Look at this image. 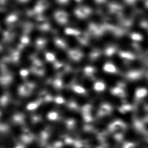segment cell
Wrapping results in <instances>:
<instances>
[{"mask_svg": "<svg viewBox=\"0 0 148 148\" xmlns=\"http://www.w3.org/2000/svg\"><path fill=\"white\" fill-rule=\"evenodd\" d=\"M126 127V125L123 122L121 121H116L112 124L110 126V129L111 131H118L122 130Z\"/></svg>", "mask_w": 148, "mask_h": 148, "instance_id": "obj_1", "label": "cell"}, {"mask_svg": "<svg viewBox=\"0 0 148 148\" xmlns=\"http://www.w3.org/2000/svg\"><path fill=\"white\" fill-rule=\"evenodd\" d=\"M111 107L108 104H104L101 107L99 111V115L100 116L107 115L111 112Z\"/></svg>", "mask_w": 148, "mask_h": 148, "instance_id": "obj_2", "label": "cell"}, {"mask_svg": "<svg viewBox=\"0 0 148 148\" xmlns=\"http://www.w3.org/2000/svg\"><path fill=\"white\" fill-rule=\"evenodd\" d=\"M147 94H148V90L146 88H144L138 89L136 91V97L138 99L143 98L144 97H146Z\"/></svg>", "mask_w": 148, "mask_h": 148, "instance_id": "obj_3", "label": "cell"}, {"mask_svg": "<svg viewBox=\"0 0 148 148\" xmlns=\"http://www.w3.org/2000/svg\"><path fill=\"white\" fill-rule=\"evenodd\" d=\"M106 88V85H105L104 83L102 82H97L95 83L94 85V89L95 90L97 91H103L105 90Z\"/></svg>", "mask_w": 148, "mask_h": 148, "instance_id": "obj_4", "label": "cell"}, {"mask_svg": "<svg viewBox=\"0 0 148 148\" xmlns=\"http://www.w3.org/2000/svg\"><path fill=\"white\" fill-rule=\"evenodd\" d=\"M103 69L105 70V72H108V73H115L116 72V69L115 66L113 64H107L104 66Z\"/></svg>", "mask_w": 148, "mask_h": 148, "instance_id": "obj_5", "label": "cell"}, {"mask_svg": "<svg viewBox=\"0 0 148 148\" xmlns=\"http://www.w3.org/2000/svg\"><path fill=\"white\" fill-rule=\"evenodd\" d=\"M112 93L114 95H117V96H123L124 91L119 87H116L112 89Z\"/></svg>", "mask_w": 148, "mask_h": 148, "instance_id": "obj_6", "label": "cell"}, {"mask_svg": "<svg viewBox=\"0 0 148 148\" xmlns=\"http://www.w3.org/2000/svg\"><path fill=\"white\" fill-rule=\"evenodd\" d=\"M74 89L75 91H76V92L78 93H80V94L85 92V89L80 86H76L74 87Z\"/></svg>", "mask_w": 148, "mask_h": 148, "instance_id": "obj_7", "label": "cell"}, {"mask_svg": "<svg viewBox=\"0 0 148 148\" xmlns=\"http://www.w3.org/2000/svg\"><path fill=\"white\" fill-rule=\"evenodd\" d=\"M131 108H132L130 106V105H124L120 109V111H121V112H125L130 111Z\"/></svg>", "mask_w": 148, "mask_h": 148, "instance_id": "obj_8", "label": "cell"}, {"mask_svg": "<svg viewBox=\"0 0 148 148\" xmlns=\"http://www.w3.org/2000/svg\"><path fill=\"white\" fill-rule=\"evenodd\" d=\"M140 77V74L138 73H132L130 74L129 77L131 79H136Z\"/></svg>", "mask_w": 148, "mask_h": 148, "instance_id": "obj_9", "label": "cell"}, {"mask_svg": "<svg viewBox=\"0 0 148 148\" xmlns=\"http://www.w3.org/2000/svg\"><path fill=\"white\" fill-rule=\"evenodd\" d=\"M134 145L132 143H127L125 144L123 148H134Z\"/></svg>", "mask_w": 148, "mask_h": 148, "instance_id": "obj_10", "label": "cell"}, {"mask_svg": "<svg viewBox=\"0 0 148 148\" xmlns=\"http://www.w3.org/2000/svg\"><path fill=\"white\" fill-rule=\"evenodd\" d=\"M93 72V69L92 68H87L85 69V72L88 75H90V74L92 73Z\"/></svg>", "mask_w": 148, "mask_h": 148, "instance_id": "obj_11", "label": "cell"}, {"mask_svg": "<svg viewBox=\"0 0 148 148\" xmlns=\"http://www.w3.org/2000/svg\"><path fill=\"white\" fill-rule=\"evenodd\" d=\"M146 112H147V119H148V108H147V110H146Z\"/></svg>", "mask_w": 148, "mask_h": 148, "instance_id": "obj_12", "label": "cell"}, {"mask_svg": "<svg viewBox=\"0 0 148 148\" xmlns=\"http://www.w3.org/2000/svg\"><path fill=\"white\" fill-rule=\"evenodd\" d=\"M147 140L148 141V136H147Z\"/></svg>", "mask_w": 148, "mask_h": 148, "instance_id": "obj_13", "label": "cell"}]
</instances>
